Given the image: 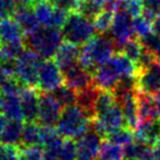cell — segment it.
I'll return each mask as SVG.
<instances>
[{
	"instance_id": "cell-1",
	"label": "cell",
	"mask_w": 160,
	"mask_h": 160,
	"mask_svg": "<svg viewBox=\"0 0 160 160\" xmlns=\"http://www.w3.org/2000/svg\"><path fill=\"white\" fill-rule=\"evenodd\" d=\"M137 66L121 52L114 54L93 72V83L100 90L112 91L123 78L136 77Z\"/></svg>"
},
{
	"instance_id": "cell-2",
	"label": "cell",
	"mask_w": 160,
	"mask_h": 160,
	"mask_svg": "<svg viewBox=\"0 0 160 160\" xmlns=\"http://www.w3.org/2000/svg\"><path fill=\"white\" fill-rule=\"evenodd\" d=\"M116 45L108 36L94 35L80 49L79 64L92 73L114 55Z\"/></svg>"
},
{
	"instance_id": "cell-3",
	"label": "cell",
	"mask_w": 160,
	"mask_h": 160,
	"mask_svg": "<svg viewBox=\"0 0 160 160\" xmlns=\"http://www.w3.org/2000/svg\"><path fill=\"white\" fill-rule=\"evenodd\" d=\"M62 33L57 28L41 27L33 33L27 35L24 44L43 59H51L55 57L62 46Z\"/></svg>"
},
{
	"instance_id": "cell-4",
	"label": "cell",
	"mask_w": 160,
	"mask_h": 160,
	"mask_svg": "<svg viewBox=\"0 0 160 160\" xmlns=\"http://www.w3.org/2000/svg\"><path fill=\"white\" fill-rule=\"evenodd\" d=\"M91 125V118L79 105L73 104L62 109L56 129L62 137L72 139L82 136Z\"/></svg>"
},
{
	"instance_id": "cell-5",
	"label": "cell",
	"mask_w": 160,
	"mask_h": 160,
	"mask_svg": "<svg viewBox=\"0 0 160 160\" xmlns=\"http://www.w3.org/2000/svg\"><path fill=\"white\" fill-rule=\"evenodd\" d=\"M96 32V28L91 19L78 11L68 13L66 22L62 28L64 40L78 46L85 45L93 38Z\"/></svg>"
},
{
	"instance_id": "cell-6",
	"label": "cell",
	"mask_w": 160,
	"mask_h": 160,
	"mask_svg": "<svg viewBox=\"0 0 160 160\" xmlns=\"http://www.w3.org/2000/svg\"><path fill=\"white\" fill-rule=\"evenodd\" d=\"M42 57L31 49H24L14 62V73L17 79L24 87L35 88L38 81Z\"/></svg>"
},
{
	"instance_id": "cell-7",
	"label": "cell",
	"mask_w": 160,
	"mask_h": 160,
	"mask_svg": "<svg viewBox=\"0 0 160 160\" xmlns=\"http://www.w3.org/2000/svg\"><path fill=\"white\" fill-rule=\"evenodd\" d=\"M125 118L122 109L118 102L105 111L97 114L92 122V126L101 136L109 135L110 133L124 128Z\"/></svg>"
},
{
	"instance_id": "cell-8",
	"label": "cell",
	"mask_w": 160,
	"mask_h": 160,
	"mask_svg": "<svg viewBox=\"0 0 160 160\" xmlns=\"http://www.w3.org/2000/svg\"><path fill=\"white\" fill-rule=\"evenodd\" d=\"M62 82H65L64 73L60 70L55 60H43L40 68V72H38V89L42 92L51 93L54 90L59 88L60 86H62Z\"/></svg>"
},
{
	"instance_id": "cell-9",
	"label": "cell",
	"mask_w": 160,
	"mask_h": 160,
	"mask_svg": "<svg viewBox=\"0 0 160 160\" xmlns=\"http://www.w3.org/2000/svg\"><path fill=\"white\" fill-rule=\"evenodd\" d=\"M133 19L128 12L123 9L114 13L113 22L109 32L116 46L122 48L129 40L133 38V35L135 34L133 29Z\"/></svg>"
},
{
	"instance_id": "cell-10",
	"label": "cell",
	"mask_w": 160,
	"mask_h": 160,
	"mask_svg": "<svg viewBox=\"0 0 160 160\" xmlns=\"http://www.w3.org/2000/svg\"><path fill=\"white\" fill-rule=\"evenodd\" d=\"M77 160H97L101 148V135L91 125L89 131L77 138Z\"/></svg>"
},
{
	"instance_id": "cell-11",
	"label": "cell",
	"mask_w": 160,
	"mask_h": 160,
	"mask_svg": "<svg viewBox=\"0 0 160 160\" xmlns=\"http://www.w3.org/2000/svg\"><path fill=\"white\" fill-rule=\"evenodd\" d=\"M35 14L42 27L62 28L67 20L68 13L53 7L47 0H40L33 6Z\"/></svg>"
},
{
	"instance_id": "cell-12",
	"label": "cell",
	"mask_w": 160,
	"mask_h": 160,
	"mask_svg": "<svg viewBox=\"0 0 160 160\" xmlns=\"http://www.w3.org/2000/svg\"><path fill=\"white\" fill-rule=\"evenodd\" d=\"M138 91L156 96L160 92V60L155 62L150 67L137 70L136 75Z\"/></svg>"
},
{
	"instance_id": "cell-13",
	"label": "cell",
	"mask_w": 160,
	"mask_h": 160,
	"mask_svg": "<svg viewBox=\"0 0 160 160\" xmlns=\"http://www.w3.org/2000/svg\"><path fill=\"white\" fill-rule=\"evenodd\" d=\"M62 105L52 93L43 92L40 96V109L38 121L43 126H54L57 124L62 114Z\"/></svg>"
},
{
	"instance_id": "cell-14",
	"label": "cell",
	"mask_w": 160,
	"mask_h": 160,
	"mask_svg": "<svg viewBox=\"0 0 160 160\" xmlns=\"http://www.w3.org/2000/svg\"><path fill=\"white\" fill-rule=\"evenodd\" d=\"M65 85L76 92L82 91L93 86V73L80 64L73 66L64 72Z\"/></svg>"
},
{
	"instance_id": "cell-15",
	"label": "cell",
	"mask_w": 160,
	"mask_h": 160,
	"mask_svg": "<svg viewBox=\"0 0 160 160\" xmlns=\"http://www.w3.org/2000/svg\"><path fill=\"white\" fill-rule=\"evenodd\" d=\"M21 107H22L23 121L34 123L38 121L40 109V94L35 88L24 87L20 93Z\"/></svg>"
},
{
	"instance_id": "cell-16",
	"label": "cell",
	"mask_w": 160,
	"mask_h": 160,
	"mask_svg": "<svg viewBox=\"0 0 160 160\" xmlns=\"http://www.w3.org/2000/svg\"><path fill=\"white\" fill-rule=\"evenodd\" d=\"M13 19L17 21L25 36L33 33L34 31L42 27L35 14L34 8H32L31 6L18 5L13 14Z\"/></svg>"
},
{
	"instance_id": "cell-17",
	"label": "cell",
	"mask_w": 160,
	"mask_h": 160,
	"mask_svg": "<svg viewBox=\"0 0 160 160\" xmlns=\"http://www.w3.org/2000/svg\"><path fill=\"white\" fill-rule=\"evenodd\" d=\"M80 49L78 45L71 44V43L65 42L59 47L58 52L55 55V62L62 71H67L68 69L72 68L73 66L79 64Z\"/></svg>"
},
{
	"instance_id": "cell-18",
	"label": "cell",
	"mask_w": 160,
	"mask_h": 160,
	"mask_svg": "<svg viewBox=\"0 0 160 160\" xmlns=\"http://www.w3.org/2000/svg\"><path fill=\"white\" fill-rule=\"evenodd\" d=\"M137 92V91H136ZM136 92L124 96L122 98L118 99V103L122 109L123 115L125 118V124L127 128L135 132L140 123L139 115H138L137 109V100H136Z\"/></svg>"
},
{
	"instance_id": "cell-19",
	"label": "cell",
	"mask_w": 160,
	"mask_h": 160,
	"mask_svg": "<svg viewBox=\"0 0 160 160\" xmlns=\"http://www.w3.org/2000/svg\"><path fill=\"white\" fill-rule=\"evenodd\" d=\"M134 134L136 140L153 146L160 140V120L140 122Z\"/></svg>"
},
{
	"instance_id": "cell-20",
	"label": "cell",
	"mask_w": 160,
	"mask_h": 160,
	"mask_svg": "<svg viewBox=\"0 0 160 160\" xmlns=\"http://www.w3.org/2000/svg\"><path fill=\"white\" fill-rule=\"evenodd\" d=\"M136 100H137V109L140 122L159 120L157 107H156L155 97L137 90V92H136Z\"/></svg>"
},
{
	"instance_id": "cell-21",
	"label": "cell",
	"mask_w": 160,
	"mask_h": 160,
	"mask_svg": "<svg viewBox=\"0 0 160 160\" xmlns=\"http://www.w3.org/2000/svg\"><path fill=\"white\" fill-rule=\"evenodd\" d=\"M23 32L17 21L12 18L0 20V40L1 43L23 42Z\"/></svg>"
},
{
	"instance_id": "cell-22",
	"label": "cell",
	"mask_w": 160,
	"mask_h": 160,
	"mask_svg": "<svg viewBox=\"0 0 160 160\" xmlns=\"http://www.w3.org/2000/svg\"><path fill=\"white\" fill-rule=\"evenodd\" d=\"M23 128L24 125L22 121L9 120L0 135V144L6 146H18L22 139Z\"/></svg>"
},
{
	"instance_id": "cell-23",
	"label": "cell",
	"mask_w": 160,
	"mask_h": 160,
	"mask_svg": "<svg viewBox=\"0 0 160 160\" xmlns=\"http://www.w3.org/2000/svg\"><path fill=\"white\" fill-rule=\"evenodd\" d=\"M99 92H100V89L97 88L94 85L82 90V91L77 92V103L76 104L79 105L91 118H94V104H96Z\"/></svg>"
},
{
	"instance_id": "cell-24",
	"label": "cell",
	"mask_w": 160,
	"mask_h": 160,
	"mask_svg": "<svg viewBox=\"0 0 160 160\" xmlns=\"http://www.w3.org/2000/svg\"><path fill=\"white\" fill-rule=\"evenodd\" d=\"M21 144L24 147L43 146V127L42 125L28 123L23 128Z\"/></svg>"
},
{
	"instance_id": "cell-25",
	"label": "cell",
	"mask_w": 160,
	"mask_h": 160,
	"mask_svg": "<svg viewBox=\"0 0 160 160\" xmlns=\"http://www.w3.org/2000/svg\"><path fill=\"white\" fill-rule=\"evenodd\" d=\"M2 112H3V115H5L8 120L23 121L20 94L3 96Z\"/></svg>"
},
{
	"instance_id": "cell-26",
	"label": "cell",
	"mask_w": 160,
	"mask_h": 160,
	"mask_svg": "<svg viewBox=\"0 0 160 160\" xmlns=\"http://www.w3.org/2000/svg\"><path fill=\"white\" fill-rule=\"evenodd\" d=\"M124 158L123 147L120 145L105 140L102 142L98 160H122Z\"/></svg>"
},
{
	"instance_id": "cell-27",
	"label": "cell",
	"mask_w": 160,
	"mask_h": 160,
	"mask_svg": "<svg viewBox=\"0 0 160 160\" xmlns=\"http://www.w3.org/2000/svg\"><path fill=\"white\" fill-rule=\"evenodd\" d=\"M23 42L18 43H1L0 45V60L6 62H14L21 55L23 48Z\"/></svg>"
},
{
	"instance_id": "cell-28",
	"label": "cell",
	"mask_w": 160,
	"mask_h": 160,
	"mask_svg": "<svg viewBox=\"0 0 160 160\" xmlns=\"http://www.w3.org/2000/svg\"><path fill=\"white\" fill-rule=\"evenodd\" d=\"M56 100L59 102V104L62 108L69 107V105H73L77 103V92L73 91L71 88L68 86L62 85L53 92H51Z\"/></svg>"
},
{
	"instance_id": "cell-29",
	"label": "cell",
	"mask_w": 160,
	"mask_h": 160,
	"mask_svg": "<svg viewBox=\"0 0 160 160\" xmlns=\"http://www.w3.org/2000/svg\"><path fill=\"white\" fill-rule=\"evenodd\" d=\"M133 29L134 33L139 38H142L153 32V20L142 13L133 19Z\"/></svg>"
},
{
	"instance_id": "cell-30",
	"label": "cell",
	"mask_w": 160,
	"mask_h": 160,
	"mask_svg": "<svg viewBox=\"0 0 160 160\" xmlns=\"http://www.w3.org/2000/svg\"><path fill=\"white\" fill-rule=\"evenodd\" d=\"M148 145L140 142L138 140H134V142H129V144L125 145L123 147V151H124V158L126 160H139L142 153L146 151L148 148Z\"/></svg>"
},
{
	"instance_id": "cell-31",
	"label": "cell",
	"mask_w": 160,
	"mask_h": 160,
	"mask_svg": "<svg viewBox=\"0 0 160 160\" xmlns=\"http://www.w3.org/2000/svg\"><path fill=\"white\" fill-rule=\"evenodd\" d=\"M107 137L110 142H115V144L124 147L125 145L135 140V134L133 133V131L126 127V128H121L113 132V133H110L109 135H107Z\"/></svg>"
},
{
	"instance_id": "cell-32",
	"label": "cell",
	"mask_w": 160,
	"mask_h": 160,
	"mask_svg": "<svg viewBox=\"0 0 160 160\" xmlns=\"http://www.w3.org/2000/svg\"><path fill=\"white\" fill-rule=\"evenodd\" d=\"M114 13L108 10H103L100 14L93 19V24L96 28V31L101 34H104L105 32L110 31L112 22H113Z\"/></svg>"
},
{
	"instance_id": "cell-33",
	"label": "cell",
	"mask_w": 160,
	"mask_h": 160,
	"mask_svg": "<svg viewBox=\"0 0 160 160\" xmlns=\"http://www.w3.org/2000/svg\"><path fill=\"white\" fill-rule=\"evenodd\" d=\"M142 49H144V46L142 45L140 41L132 38L122 47V53L136 64L139 59L140 55H142Z\"/></svg>"
},
{
	"instance_id": "cell-34",
	"label": "cell",
	"mask_w": 160,
	"mask_h": 160,
	"mask_svg": "<svg viewBox=\"0 0 160 160\" xmlns=\"http://www.w3.org/2000/svg\"><path fill=\"white\" fill-rule=\"evenodd\" d=\"M58 160H77V145L72 139H62L58 152Z\"/></svg>"
},
{
	"instance_id": "cell-35",
	"label": "cell",
	"mask_w": 160,
	"mask_h": 160,
	"mask_svg": "<svg viewBox=\"0 0 160 160\" xmlns=\"http://www.w3.org/2000/svg\"><path fill=\"white\" fill-rule=\"evenodd\" d=\"M122 9L128 12L133 18H136L144 11V2L142 0H123Z\"/></svg>"
},
{
	"instance_id": "cell-36",
	"label": "cell",
	"mask_w": 160,
	"mask_h": 160,
	"mask_svg": "<svg viewBox=\"0 0 160 160\" xmlns=\"http://www.w3.org/2000/svg\"><path fill=\"white\" fill-rule=\"evenodd\" d=\"M47 1L53 7L62 10L67 13L77 11L79 7V0H47Z\"/></svg>"
},
{
	"instance_id": "cell-37",
	"label": "cell",
	"mask_w": 160,
	"mask_h": 160,
	"mask_svg": "<svg viewBox=\"0 0 160 160\" xmlns=\"http://www.w3.org/2000/svg\"><path fill=\"white\" fill-rule=\"evenodd\" d=\"M18 7L16 0H0V20L11 18Z\"/></svg>"
},
{
	"instance_id": "cell-38",
	"label": "cell",
	"mask_w": 160,
	"mask_h": 160,
	"mask_svg": "<svg viewBox=\"0 0 160 160\" xmlns=\"http://www.w3.org/2000/svg\"><path fill=\"white\" fill-rule=\"evenodd\" d=\"M20 148L0 144V160H19Z\"/></svg>"
},
{
	"instance_id": "cell-39",
	"label": "cell",
	"mask_w": 160,
	"mask_h": 160,
	"mask_svg": "<svg viewBox=\"0 0 160 160\" xmlns=\"http://www.w3.org/2000/svg\"><path fill=\"white\" fill-rule=\"evenodd\" d=\"M142 2H144L142 14L155 21L156 16L160 11V0H142Z\"/></svg>"
},
{
	"instance_id": "cell-40",
	"label": "cell",
	"mask_w": 160,
	"mask_h": 160,
	"mask_svg": "<svg viewBox=\"0 0 160 160\" xmlns=\"http://www.w3.org/2000/svg\"><path fill=\"white\" fill-rule=\"evenodd\" d=\"M122 3L123 0H105V10L115 13L122 10Z\"/></svg>"
},
{
	"instance_id": "cell-41",
	"label": "cell",
	"mask_w": 160,
	"mask_h": 160,
	"mask_svg": "<svg viewBox=\"0 0 160 160\" xmlns=\"http://www.w3.org/2000/svg\"><path fill=\"white\" fill-rule=\"evenodd\" d=\"M153 32L160 35V11L157 13L155 21H153Z\"/></svg>"
},
{
	"instance_id": "cell-42",
	"label": "cell",
	"mask_w": 160,
	"mask_h": 160,
	"mask_svg": "<svg viewBox=\"0 0 160 160\" xmlns=\"http://www.w3.org/2000/svg\"><path fill=\"white\" fill-rule=\"evenodd\" d=\"M18 5H25V6H34L35 3H38L40 0H16Z\"/></svg>"
},
{
	"instance_id": "cell-43",
	"label": "cell",
	"mask_w": 160,
	"mask_h": 160,
	"mask_svg": "<svg viewBox=\"0 0 160 160\" xmlns=\"http://www.w3.org/2000/svg\"><path fill=\"white\" fill-rule=\"evenodd\" d=\"M8 118H6L3 114H0V135H1V133L3 132V129H5L6 125H7L8 123Z\"/></svg>"
},
{
	"instance_id": "cell-44",
	"label": "cell",
	"mask_w": 160,
	"mask_h": 160,
	"mask_svg": "<svg viewBox=\"0 0 160 160\" xmlns=\"http://www.w3.org/2000/svg\"><path fill=\"white\" fill-rule=\"evenodd\" d=\"M151 147H152V150H153V152H155V155L157 156V158L160 160V140L158 142H156V144Z\"/></svg>"
},
{
	"instance_id": "cell-45",
	"label": "cell",
	"mask_w": 160,
	"mask_h": 160,
	"mask_svg": "<svg viewBox=\"0 0 160 160\" xmlns=\"http://www.w3.org/2000/svg\"><path fill=\"white\" fill-rule=\"evenodd\" d=\"M155 101H156V107H157L158 116H159V120H160V92L155 96Z\"/></svg>"
},
{
	"instance_id": "cell-46",
	"label": "cell",
	"mask_w": 160,
	"mask_h": 160,
	"mask_svg": "<svg viewBox=\"0 0 160 160\" xmlns=\"http://www.w3.org/2000/svg\"><path fill=\"white\" fill-rule=\"evenodd\" d=\"M2 105H3V96L0 92V111H2Z\"/></svg>"
},
{
	"instance_id": "cell-47",
	"label": "cell",
	"mask_w": 160,
	"mask_h": 160,
	"mask_svg": "<svg viewBox=\"0 0 160 160\" xmlns=\"http://www.w3.org/2000/svg\"><path fill=\"white\" fill-rule=\"evenodd\" d=\"M0 45H1V40H0Z\"/></svg>"
}]
</instances>
